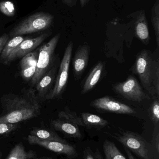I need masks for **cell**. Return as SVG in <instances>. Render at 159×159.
<instances>
[{"instance_id":"obj_8","label":"cell","mask_w":159,"mask_h":159,"mask_svg":"<svg viewBox=\"0 0 159 159\" xmlns=\"http://www.w3.org/2000/svg\"><path fill=\"white\" fill-rule=\"evenodd\" d=\"M28 141L30 144L39 146L55 153L63 154L70 159L75 158L78 156L75 147L67 143L45 141L31 135H28Z\"/></svg>"},{"instance_id":"obj_12","label":"cell","mask_w":159,"mask_h":159,"mask_svg":"<svg viewBox=\"0 0 159 159\" xmlns=\"http://www.w3.org/2000/svg\"><path fill=\"white\" fill-rule=\"evenodd\" d=\"M38 50H34L23 57L20 62V74L22 79L30 82L32 79L37 66Z\"/></svg>"},{"instance_id":"obj_11","label":"cell","mask_w":159,"mask_h":159,"mask_svg":"<svg viewBox=\"0 0 159 159\" xmlns=\"http://www.w3.org/2000/svg\"><path fill=\"white\" fill-rule=\"evenodd\" d=\"M90 54V47L87 43L78 47L73 59V72L75 80H79L86 70L88 64Z\"/></svg>"},{"instance_id":"obj_1","label":"cell","mask_w":159,"mask_h":159,"mask_svg":"<svg viewBox=\"0 0 159 159\" xmlns=\"http://www.w3.org/2000/svg\"><path fill=\"white\" fill-rule=\"evenodd\" d=\"M0 102L2 109L0 123L16 124L37 117L41 114L40 102L33 87L24 88L18 93L3 94Z\"/></svg>"},{"instance_id":"obj_4","label":"cell","mask_w":159,"mask_h":159,"mask_svg":"<svg viewBox=\"0 0 159 159\" xmlns=\"http://www.w3.org/2000/svg\"><path fill=\"white\" fill-rule=\"evenodd\" d=\"M153 53L150 50L143 49L136 56L131 68L133 73L138 75L143 88L149 95L156 97L152 82Z\"/></svg>"},{"instance_id":"obj_3","label":"cell","mask_w":159,"mask_h":159,"mask_svg":"<svg viewBox=\"0 0 159 159\" xmlns=\"http://www.w3.org/2000/svg\"><path fill=\"white\" fill-rule=\"evenodd\" d=\"M54 16L49 13L40 12L29 16L10 31V37L22 36L45 30L52 25Z\"/></svg>"},{"instance_id":"obj_30","label":"cell","mask_w":159,"mask_h":159,"mask_svg":"<svg viewBox=\"0 0 159 159\" xmlns=\"http://www.w3.org/2000/svg\"><path fill=\"white\" fill-rule=\"evenodd\" d=\"M63 3L70 7H73L76 5L77 0H62Z\"/></svg>"},{"instance_id":"obj_34","label":"cell","mask_w":159,"mask_h":159,"mask_svg":"<svg viewBox=\"0 0 159 159\" xmlns=\"http://www.w3.org/2000/svg\"><path fill=\"white\" fill-rule=\"evenodd\" d=\"M34 159H54L53 158H52L51 157H42L39 158L37 159H35V158Z\"/></svg>"},{"instance_id":"obj_33","label":"cell","mask_w":159,"mask_h":159,"mask_svg":"<svg viewBox=\"0 0 159 159\" xmlns=\"http://www.w3.org/2000/svg\"><path fill=\"white\" fill-rule=\"evenodd\" d=\"M125 151H126V153H127V155H128V157H129V159H136L135 158V157L133 156L132 153L129 151V149L125 148Z\"/></svg>"},{"instance_id":"obj_28","label":"cell","mask_w":159,"mask_h":159,"mask_svg":"<svg viewBox=\"0 0 159 159\" xmlns=\"http://www.w3.org/2000/svg\"><path fill=\"white\" fill-rule=\"evenodd\" d=\"M18 123H0V135L8 134L19 128Z\"/></svg>"},{"instance_id":"obj_27","label":"cell","mask_w":159,"mask_h":159,"mask_svg":"<svg viewBox=\"0 0 159 159\" xmlns=\"http://www.w3.org/2000/svg\"><path fill=\"white\" fill-rule=\"evenodd\" d=\"M84 159H103L101 151L98 148L93 152L90 147H87L83 152Z\"/></svg>"},{"instance_id":"obj_19","label":"cell","mask_w":159,"mask_h":159,"mask_svg":"<svg viewBox=\"0 0 159 159\" xmlns=\"http://www.w3.org/2000/svg\"><path fill=\"white\" fill-rule=\"evenodd\" d=\"M36 154L32 150L26 151L21 143L16 145L7 156L6 159H34Z\"/></svg>"},{"instance_id":"obj_6","label":"cell","mask_w":159,"mask_h":159,"mask_svg":"<svg viewBox=\"0 0 159 159\" xmlns=\"http://www.w3.org/2000/svg\"><path fill=\"white\" fill-rule=\"evenodd\" d=\"M114 138L125 148L142 159H153L150 144L138 134L125 131L114 136Z\"/></svg>"},{"instance_id":"obj_25","label":"cell","mask_w":159,"mask_h":159,"mask_svg":"<svg viewBox=\"0 0 159 159\" xmlns=\"http://www.w3.org/2000/svg\"><path fill=\"white\" fill-rule=\"evenodd\" d=\"M154 98V101L149 107L148 113L150 119L155 126L159 125V98Z\"/></svg>"},{"instance_id":"obj_21","label":"cell","mask_w":159,"mask_h":159,"mask_svg":"<svg viewBox=\"0 0 159 159\" xmlns=\"http://www.w3.org/2000/svg\"><path fill=\"white\" fill-rule=\"evenodd\" d=\"M103 150L105 159H127L115 144L109 140L104 142Z\"/></svg>"},{"instance_id":"obj_18","label":"cell","mask_w":159,"mask_h":159,"mask_svg":"<svg viewBox=\"0 0 159 159\" xmlns=\"http://www.w3.org/2000/svg\"><path fill=\"white\" fill-rule=\"evenodd\" d=\"M81 118L85 127L89 129L94 128L101 129L104 128L108 124V121L99 116L90 113H82Z\"/></svg>"},{"instance_id":"obj_26","label":"cell","mask_w":159,"mask_h":159,"mask_svg":"<svg viewBox=\"0 0 159 159\" xmlns=\"http://www.w3.org/2000/svg\"><path fill=\"white\" fill-rule=\"evenodd\" d=\"M0 12L7 16L12 17L15 16L16 8L14 3L9 1L0 2Z\"/></svg>"},{"instance_id":"obj_9","label":"cell","mask_w":159,"mask_h":159,"mask_svg":"<svg viewBox=\"0 0 159 159\" xmlns=\"http://www.w3.org/2000/svg\"><path fill=\"white\" fill-rule=\"evenodd\" d=\"M91 107L101 111L117 114L133 115L136 112L133 108L108 96L95 99L91 102Z\"/></svg>"},{"instance_id":"obj_2","label":"cell","mask_w":159,"mask_h":159,"mask_svg":"<svg viewBox=\"0 0 159 159\" xmlns=\"http://www.w3.org/2000/svg\"><path fill=\"white\" fill-rule=\"evenodd\" d=\"M60 35V34H58L46 43L44 44L37 49L38 57L36 71L30 81L32 87H35L37 82L56 63L58 57L55 56V49L59 41Z\"/></svg>"},{"instance_id":"obj_32","label":"cell","mask_w":159,"mask_h":159,"mask_svg":"<svg viewBox=\"0 0 159 159\" xmlns=\"http://www.w3.org/2000/svg\"><path fill=\"white\" fill-rule=\"evenodd\" d=\"M80 1V5L82 7H85L89 2L90 0H79Z\"/></svg>"},{"instance_id":"obj_5","label":"cell","mask_w":159,"mask_h":159,"mask_svg":"<svg viewBox=\"0 0 159 159\" xmlns=\"http://www.w3.org/2000/svg\"><path fill=\"white\" fill-rule=\"evenodd\" d=\"M73 48V43L72 41H70L64 51L62 60L60 64L59 70L57 72L53 89L47 95L45 100L59 99L62 97L63 94L67 88Z\"/></svg>"},{"instance_id":"obj_16","label":"cell","mask_w":159,"mask_h":159,"mask_svg":"<svg viewBox=\"0 0 159 159\" xmlns=\"http://www.w3.org/2000/svg\"><path fill=\"white\" fill-rule=\"evenodd\" d=\"M50 123L56 130L61 132L68 136L79 139L82 137L78 126L69 120L58 118L51 120Z\"/></svg>"},{"instance_id":"obj_23","label":"cell","mask_w":159,"mask_h":159,"mask_svg":"<svg viewBox=\"0 0 159 159\" xmlns=\"http://www.w3.org/2000/svg\"><path fill=\"white\" fill-rule=\"evenodd\" d=\"M58 118L69 120L78 126L85 127L81 116H78L75 112L71 111L68 106L65 107L64 110L58 112Z\"/></svg>"},{"instance_id":"obj_20","label":"cell","mask_w":159,"mask_h":159,"mask_svg":"<svg viewBox=\"0 0 159 159\" xmlns=\"http://www.w3.org/2000/svg\"><path fill=\"white\" fill-rule=\"evenodd\" d=\"M30 135L35 136L39 139L45 141H58L63 143H67L66 141L62 138L56 133L44 129L38 128L33 129L31 131Z\"/></svg>"},{"instance_id":"obj_31","label":"cell","mask_w":159,"mask_h":159,"mask_svg":"<svg viewBox=\"0 0 159 159\" xmlns=\"http://www.w3.org/2000/svg\"><path fill=\"white\" fill-rule=\"evenodd\" d=\"M156 148L157 149V153H158L159 152V131L157 132V135L156 136Z\"/></svg>"},{"instance_id":"obj_24","label":"cell","mask_w":159,"mask_h":159,"mask_svg":"<svg viewBox=\"0 0 159 159\" xmlns=\"http://www.w3.org/2000/svg\"><path fill=\"white\" fill-rule=\"evenodd\" d=\"M151 22L155 31L157 48L159 47V0H156L151 11Z\"/></svg>"},{"instance_id":"obj_22","label":"cell","mask_w":159,"mask_h":159,"mask_svg":"<svg viewBox=\"0 0 159 159\" xmlns=\"http://www.w3.org/2000/svg\"><path fill=\"white\" fill-rule=\"evenodd\" d=\"M152 82L156 97L159 98V48L153 53Z\"/></svg>"},{"instance_id":"obj_17","label":"cell","mask_w":159,"mask_h":159,"mask_svg":"<svg viewBox=\"0 0 159 159\" xmlns=\"http://www.w3.org/2000/svg\"><path fill=\"white\" fill-rule=\"evenodd\" d=\"M25 39L22 36H16L8 40L5 45L1 55V61L3 64H8L15 60L16 50L21 43Z\"/></svg>"},{"instance_id":"obj_14","label":"cell","mask_w":159,"mask_h":159,"mask_svg":"<svg viewBox=\"0 0 159 159\" xmlns=\"http://www.w3.org/2000/svg\"><path fill=\"white\" fill-rule=\"evenodd\" d=\"M134 29L136 37L143 43H149L150 37L148 24L147 20L145 10L137 11L133 14Z\"/></svg>"},{"instance_id":"obj_15","label":"cell","mask_w":159,"mask_h":159,"mask_svg":"<svg viewBox=\"0 0 159 159\" xmlns=\"http://www.w3.org/2000/svg\"><path fill=\"white\" fill-rule=\"evenodd\" d=\"M105 69L103 61H99L91 70L82 84L81 94H84L93 89L102 76Z\"/></svg>"},{"instance_id":"obj_7","label":"cell","mask_w":159,"mask_h":159,"mask_svg":"<svg viewBox=\"0 0 159 159\" xmlns=\"http://www.w3.org/2000/svg\"><path fill=\"white\" fill-rule=\"evenodd\" d=\"M113 88L116 93L130 101L140 102L151 98L133 75H129L125 81L114 84Z\"/></svg>"},{"instance_id":"obj_29","label":"cell","mask_w":159,"mask_h":159,"mask_svg":"<svg viewBox=\"0 0 159 159\" xmlns=\"http://www.w3.org/2000/svg\"><path fill=\"white\" fill-rule=\"evenodd\" d=\"M9 34H4L0 36V55L2 54L5 45L9 40Z\"/></svg>"},{"instance_id":"obj_10","label":"cell","mask_w":159,"mask_h":159,"mask_svg":"<svg viewBox=\"0 0 159 159\" xmlns=\"http://www.w3.org/2000/svg\"><path fill=\"white\" fill-rule=\"evenodd\" d=\"M58 62L59 60L58 59L54 66L35 86L36 96L40 102L45 100L47 95L53 89L58 70Z\"/></svg>"},{"instance_id":"obj_13","label":"cell","mask_w":159,"mask_h":159,"mask_svg":"<svg viewBox=\"0 0 159 159\" xmlns=\"http://www.w3.org/2000/svg\"><path fill=\"white\" fill-rule=\"evenodd\" d=\"M52 32L44 33L35 38H25L18 46L15 54V59L22 58L27 54L35 50Z\"/></svg>"}]
</instances>
